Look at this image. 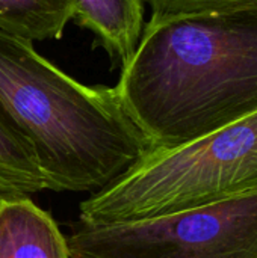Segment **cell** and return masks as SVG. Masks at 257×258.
<instances>
[{
  "instance_id": "3957f363",
  "label": "cell",
  "mask_w": 257,
  "mask_h": 258,
  "mask_svg": "<svg viewBox=\"0 0 257 258\" xmlns=\"http://www.w3.org/2000/svg\"><path fill=\"white\" fill-rule=\"evenodd\" d=\"M254 192L257 112L177 147L150 150L79 206V222H135Z\"/></svg>"
},
{
  "instance_id": "5b68a950",
  "label": "cell",
  "mask_w": 257,
  "mask_h": 258,
  "mask_svg": "<svg viewBox=\"0 0 257 258\" xmlns=\"http://www.w3.org/2000/svg\"><path fill=\"white\" fill-rule=\"evenodd\" d=\"M0 258H71L56 221L27 197L0 198Z\"/></svg>"
},
{
  "instance_id": "9c48e42d",
  "label": "cell",
  "mask_w": 257,
  "mask_h": 258,
  "mask_svg": "<svg viewBox=\"0 0 257 258\" xmlns=\"http://www.w3.org/2000/svg\"><path fill=\"white\" fill-rule=\"evenodd\" d=\"M151 17H165L176 14L217 12L241 9L257 5V0H145Z\"/></svg>"
},
{
  "instance_id": "7a4b0ae2",
  "label": "cell",
  "mask_w": 257,
  "mask_h": 258,
  "mask_svg": "<svg viewBox=\"0 0 257 258\" xmlns=\"http://www.w3.org/2000/svg\"><path fill=\"white\" fill-rule=\"evenodd\" d=\"M0 115L35 153L55 192L95 194L129 171L150 145L111 86H89L0 30Z\"/></svg>"
},
{
  "instance_id": "ba28073f",
  "label": "cell",
  "mask_w": 257,
  "mask_h": 258,
  "mask_svg": "<svg viewBox=\"0 0 257 258\" xmlns=\"http://www.w3.org/2000/svg\"><path fill=\"white\" fill-rule=\"evenodd\" d=\"M45 189L33 150L0 115V198L29 197Z\"/></svg>"
},
{
  "instance_id": "52a82bcc",
  "label": "cell",
  "mask_w": 257,
  "mask_h": 258,
  "mask_svg": "<svg viewBox=\"0 0 257 258\" xmlns=\"http://www.w3.org/2000/svg\"><path fill=\"white\" fill-rule=\"evenodd\" d=\"M74 18V0H0V30L32 42L62 38Z\"/></svg>"
},
{
  "instance_id": "8992f818",
  "label": "cell",
  "mask_w": 257,
  "mask_h": 258,
  "mask_svg": "<svg viewBox=\"0 0 257 258\" xmlns=\"http://www.w3.org/2000/svg\"><path fill=\"white\" fill-rule=\"evenodd\" d=\"M76 18L121 67L135 51L145 26V0H74Z\"/></svg>"
},
{
  "instance_id": "6da1fadb",
  "label": "cell",
  "mask_w": 257,
  "mask_h": 258,
  "mask_svg": "<svg viewBox=\"0 0 257 258\" xmlns=\"http://www.w3.org/2000/svg\"><path fill=\"white\" fill-rule=\"evenodd\" d=\"M115 89L150 150L254 113L257 5L150 17Z\"/></svg>"
},
{
  "instance_id": "277c9868",
  "label": "cell",
  "mask_w": 257,
  "mask_h": 258,
  "mask_svg": "<svg viewBox=\"0 0 257 258\" xmlns=\"http://www.w3.org/2000/svg\"><path fill=\"white\" fill-rule=\"evenodd\" d=\"M71 258H257V192L135 222H79Z\"/></svg>"
}]
</instances>
